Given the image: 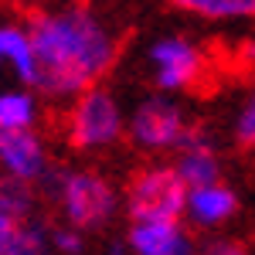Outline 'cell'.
<instances>
[{"label":"cell","mask_w":255,"mask_h":255,"mask_svg":"<svg viewBox=\"0 0 255 255\" xmlns=\"http://www.w3.org/2000/svg\"><path fill=\"white\" fill-rule=\"evenodd\" d=\"M38 51V92L51 99H72L102 85L116 65L119 41L96 10L82 3L48 7L27 20Z\"/></svg>","instance_id":"cell-1"},{"label":"cell","mask_w":255,"mask_h":255,"mask_svg":"<svg viewBox=\"0 0 255 255\" xmlns=\"http://www.w3.org/2000/svg\"><path fill=\"white\" fill-rule=\"evenodd\" d=\"M51 197L58 204L61 225H72L79 232H99L123 211V191L92 167H72L48 177Z\"/></svg>","instance_id":"cell-2"},{"label":"cell","mask_w":255,"mask_h":255,"mask_svg":"<svg viewBox=\"0 0 255 255\" xmlns=\"http://www.w3.org/2000/svg\"><path fill=\"white\" fill-rule=\"evenodd\" d=\"M61 136L79 153H99L116 146L126 136V113L119 99L106 85H96L75 96L61 116Z\"/></svg>","instance_id":"cell-3"},{"label":"cell","mask_w":255,"mask_h":255,"mask_svg":"<svg viewBox=\"0 0 255 255\" xmlns=\"http://www.w3.org/2000/svg\"><path fill=\"white\" fill-rule=\"evenodd\" d=\"M187 187L170 163H146L123 187V211L129 221H184Z\"/></svg>","instance_id":"cell-4"},{"label":"cell","mask_w":255,"mask_h":255,"mask_svg":"<svg viewBox=\"0 0 255 255\" xmlns=\"http://www.w3.org/2000/svg\"><path fill=\"white\" fill-rule=\"evenodd\" d=\"M194 133V123L184 113V106L170 96H150L126 116V139L146 157L177 153L184 139Z\"/></svg>","instance_id":"cell-5"},{"label":"cell","mask_w":255,"mask_h":255,"mask_svg":"<svg viewBox=\"0 0 255 255\" xmlns=\"http://www.w3.org/2000/svg\"><path fill=\"white\" fill-rule=\"evenodd\" d=\"M150 72L160 92H187L208 72L201 44L187 34H163L150 44Z\"/></svg>","instance_id":"cell-6"},{"label":"cell","mask_w":255,"mask_h":255,"mask_svg":"<svg viewBox=\"0 0 255 255\" xmlns=\"http://www.w3.org/2000/svg\"><path fill=\"white\" fill-rule=\"evenodd\" d=\"M48 177H51V153L38 129L0 133V180L31 191Z\"/></svg>","instance_id":"cell-7"},{"label":"cell","mask_w":255,"mask_h":255,"mask_svg":"<svg viewBox=\"0 0 255 255\" xmlns=\"http://www.w3.org/2000/svg\"><path fill=\"white\" fill-rule=\"evenodd\" d=\"M242 208L235 187L225 184V180H215V184H204V187H191L187 191V201H184V225L191 232H208V235H218L225 225H232Z\"/></svg>","instance_id":"cell-8"},{"label":"cell","mask_w":255,"mask_h":255,"mask_svg":"<svg viewBox=\"0 0 255 255\" xmlns=\"http://www.w3.org/2000/svg\"><path fill=\"white\" fill-rule=\"evenodd\" d=\"M129 255H194V232L184 221H129Z\"/></svg>","instance_id":"cell-9"},{"label":"cell","mask_w":255,"mask_h":255,"mask_svg":"<svg viewBox=\"0 0 255 255\" xmlns=\"http://www.w3.org/2000/svg\"><path fill=\"white\" fill-rule=\"evenodd\" d=\"M0 79H14V85L38 89V51L27 24L0 20Z\"/></svg>","instance_id":"cell-10"},{"label":"cell","mask_w":255,"mask_h":255,"mask_svg":"<svg viewBox=\"0 0 255 255\" xmlns=\"http://www.w3.org/2000/svg\"><path fill=\"white\" fill-rule=\"evenodd\" d=\"M170 167L177 170V177L184 180V187H204V184H215L221 180V153H218L215 139L208 136L204 129H197L184 139V146L174 153Z\"/></svg>","instance_id":"cell-11"},{"label":"cell","mask_w":255,"mask_h":255,"mask_svg":"<svg viewBox=\"0 0 255 255\" xmlns=\"http://www.w3.org/2000/svg\"><path fill=\"white\" fill-rule=\"evenodd\" d=\"M41 92L27 85H3L0 89V133H24L38 129Z\"/></svg>","instance_id":"cell-12"},{"label":"cell","mask_w":255,"mask_h":255,"mask_svg":"<svg viewBox=\"0 0 255 255\" xmlns=\"http://www.w3.org/2000/svg\"><path fill=\"white\" fill-rule=\"evenodd\" d=\"M24 221H31V191L3 180L0 184V255L10 252Z\"/></svg>","instance_id":"cell-13"},{"label":"cell","mask_w":255,"mask_h":255,"mask_svg":"<svg viewBox=\"0 0 255 255\" xmlns=\"http://www.w3.org/2000/svg\"><path fill=\"white\" fill-rule=\"evenodd\" d=\"M174 7L201 20H255V0H174Z\"/></svg>","instance_id":"cell-14"},{"label":"cell","mask_w":255,"mask_h":255,"mask_svg":"<svg viewBox=\"0 0 255 255\" xmlns=\"http://www.w3.org/2000/svg\"><path fill=\"white\" fill-rule=\"evenodd\" d=\"M7 255H58L55 245H51V228L41 225V221H34V218L24 221Z\"/></svg>","instance_id":"cell-15"},{"label":"cell","mask_w":255,"mask_h":255,"mask_svg":"<svg viewBox=\"0 0 255 255\" xmlns=\"http://www.w3.org/2000/svg\"><path fill=\"white\" fill-rule=\"evenodd\" d=\"M232 133H235L238 146H245L249 153H255V89L245 96V102L238 106L235 123H232Z\"/></svg>","instance_id":"cell-16"},{"label":"cell","mask_w":255,"mask_h":255,"mask_svg":"<svg viewBox=\"0 0 255 255\" xmlns=\"http://www.w3.org/2000/svg\"><path fill=\"white\" fill-rule=\"evenodd\" d=\"M194 255H252V249L232 235H208L204 242H197Z\"/></svg>","instance_id":"cell-17"},{"label":"cell","mask_w":255,"mask_h":255,"mask_svg":"<svg viewBox=\"0 0 255 255\" xmlns=\"http://www.w3.org/2000/svg\"><path fill=\"white\" fill-rule=\"evenodd\" d=\"M51 245L58 255H85V232L72 225H55L51 228Z\"/></svg>","instance_id":"cell-18"},{"label":"cell","mask_w":255,"mask_h":255,"mask_svg":"<svg viewBox=\"0 0 255 255\" xmlns=\"http://www.w3.org/2000/svg\"><path fill=\"white\" fill-rule=\"evenodd\" d=\"M102 255H129V249H126L123 242H113V245H109V249H106Z\"/></svg>","instance_id":"cell-19"},{"label":"cell","mask_w":255,"mask_h":255,"mask_svg":"<svg viewBox=\"0 0 255 255\" xmlns=\"http://www.w3.org/2000/svg\"><path fill=\"white\" fill-rule=\"evenodd\" d=\"M0 184H3V180H0Z\"/></svg>","instance_id":"cell-20"}]
</instances>
